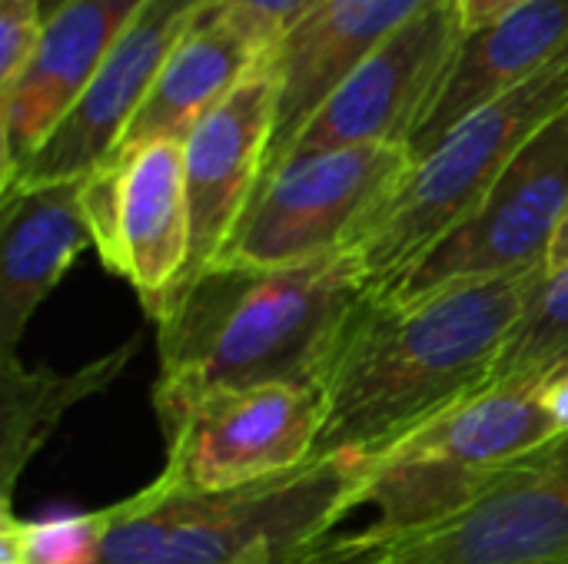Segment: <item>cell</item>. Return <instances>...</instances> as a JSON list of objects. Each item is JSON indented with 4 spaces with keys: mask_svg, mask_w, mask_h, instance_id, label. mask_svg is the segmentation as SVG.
Segmentation results:
<instances>
[{
    "mask_svg": "<svg viewBox=\"0 0 568 564\" xmlns=\"http://www.w3.org/2000/svg\"><path fill=\"white\" fill-rule=\"evenodd\" d=\"M542 269L456 283L419 299L366 293L320 379L316 459H373L489 389Z\"/></svg>",
    "mask_w": 568,
    "mask_h": 564,
    "instance_id": "1",
    "label": "cell"
},
{
    "mask_svg": "<svg viewBox=\"0 0 568 564\" xmlns=\"http://www.w3.org/2000/svg\"><path fill=\"white\" fill-rule=\"evenodd\" d=\"M366 293L369 273L353 246L276 269L210 266L156 319L160 429L216 389H320Z\"/></svg>",
    "mask_w": 568,
    "mask_h": 564,
    "instance_id": "2",
    "label": "cell"
},
{
    "mask_svg": "<svg viewBox=\"0 0 568 564\" xmlns=\"http://www.w3.org/2000/svg\"><path fill=\"white\" fill-rule=\"evenodd\" d=\"M363 469V459H313L293 475L220 495L173 492L153 479L100 509V564H240L260 545L296 564L339 532Z\"/></svg>",
    "mask_w": 568,
    "mask_h": 564,
    "instance_id": "3",
    "label": "cell"
},
{
    "mask_svg": "<svg viewBox=\"0 0 568 564\" xmlns=\"http://www.w3.org/2000/svg\"><path fill=\"white\" fill-rule=\"evenodd\" d=\"M566 110L568 50L529 80L473 110L419 156L353 243L366 263L369 293L393 286L443 236L469 219L513 160Z\"/></svg>",
    "mask_w": 568,
    "mask_h": 564,
    "instance_id": "4",
    "label": "cell"
},
{
    "mask_svg": "<svg viewBox=\"0 0 568 564\" xmlns=\"http://www.w3.org/2000/svg\"><path fill=\"white\" fill-rule=\"evenodd\" d=\"M562 439L539 379L489 386L426 422L403 442L366 459L349 515L369 522L349 535L393 539L449 519L486 492L509 465Z\"/></svg>",
    "mask_w": 568,
    "mask_h": 564,
    "instance_id": "5",
    "label": "cell"
},
{
    "mask_svg": "<svg viewBox=\"0 0 568 564\" xmlns=\"http://www.w3.org/2000/svg\"><path fill=\"white\" fill-rule=\"evenodd\" d=\"M296 564H568V435L436 525L393 539L336 532Z\"/></svg>",
    "mask_w": 568,
    "mask_h": 564,
    "instance_id": "6",
    "label": "cell"
},
{
    "mask_svg": "<svg viewBox=\"0 0 568 564\" xmlns=\"http://www.w3.org/2000/svg\"><path fill=\"white\" fill-rule=\"evenodd\" d=\"M409 170V146H353L293 160L260 186L216 263L276 269L346 249Z\"/></svg>",
    "mask_w": 568,
    "mask_h": 564,
    "instance_id": "7",
    "label": "cell"
},
{
    "mask_svg": "<svg viewBox=\"0 0 568 564\" xmlns=\"http://www.w3.org/2000/svg\"><path fill=\"white\" fill-rule=\"evenodd\" d=\"M320 429L323 399L313 386L216 389L163 429L166 465L156 479L200 495L283 479L316 459Z\"/></svg>",
    "mask_w": 568,
    "mask_h": 564,
    "instance_id": "8",
    "label": "cell"
},
{
    "mask_svg": "<svg viewBox=\"0 0 568 564\" xmlns=\"http://www.w3.org/2000/svg\"><path fill=\"white\" fill-rule=\"evenodd\" d=\"M566 213L568 110L513 160L469 219H463L406 276L376 296L419 299L456 283L542 269L549 266Z\"/></svg>",
    "mask_w": 568,
    "mask_h": 564,
    "instance_id": "9",
    "label": "cell"
},
{
    "mask_svg": "<svg viewBox=\"0 0 568 564\" xmlns=\"http://www.w3.org/2000/svg\"><path fill=\"white\" fill-rule=\"evenodd\" d=\"M83 206L100 263L136 289L156 322L183 289L193 256L183 143L150 140L113 153L83 180Z\"/></svg>",
    "mask_w": 568,
    "mask_h": 564,
    "instance_id": "10",
    "label": "cell"
},
{
    "mask_svg": "<svg viewBox=\"0 0 568 564\" xmlns=\"http://www.w3.org/2000/svg\"><path fill=\"white\" fill-rule=\"evenodd\" d=\"M459 40L463 23L453 0H439L416 13L389 33L313 113L293 140L283 166L353 146H409Z\"/></svg>",
    "mask_w": 568,
    "mask_h": 564,
    "instance_id": "11",
    "label": "cell"
},
{
    "mask_svg": "<svg viewBox=\"0 0 568 564\" xmlns=\"http://www.w3.org/2000/svg\"><path fill=\"white\" fill-rule=\"evenodd\" d=\"M203 3L206 0H150L116 40L70 113L23 163L10 189L87 180L93 170H100L123 143L170 50Z\"/></svg>",
    "mask_w": 568,
    "mask_h": 564,
    "instance_id": "12",
    "label": "cell"
},
{
    "mask_svg": "<svg viewBox=\"0 0 568 564\" xmlns=\"http://www.w3.org/2000/svg\"><path fill=\"white\" fill-rule=\"evenodd\" d=\"M276 93L280 86L270 57L183 140L186 199L193 219V256L186 283H193L226 253L263 183L276 130Z\"/></svg>",
    "mask_w": 568,
    "mask_h": 564,
    "instance_id": "13",
    "label": "cell"
},
{
    "mask_svg": "<svg viewBox=\"0 0 568 564\" xmlns=\"http://www.w3.org/2000/svg\"><path fill=\"white\" fill-rule=\"evenodd\" d=\"M150 0H67L47 17L43 37L0 90V193L80 100L116 40Z\"/></svg>",
    "mask_w": 568,
    "mask_h": 564,
    "instance_id": "14",
    "label": "cell"
},
{
    "mask_svg": "<svg viewBox=\"0 0 568 564\" xmlns=\"http://www.w3.org/2000/svg\"><path fill=\"white\" fill-rule=\"evenodd\" d=\"M439 0H320L276 43V130L263 183L283 166L293 140L346 76L403 23ZM260 183V186H263ZM260 193V189H256Z\"/></svg>",
    "mask_w": 568,
    "mask_h": 564,
    "instance_id": "15",
    "label": "cell"
},
{
    "mask_svg": "<svg viewBox=\"0 0 568 564\" xmlns=\"http://www.w3.org/2000/svg\"><path fill=\"white\" fill-rule=\"evenodd\" d=\"M276 43L280 40L256 20L216 0H206L170 50L150 96L133 116L116 153L150 140L183 143L186 133L213 106H220L246 76H253L273 57Z\"/></svg>",
    "mask_w": 568,
    "mask_h": 564,
    "instance_id": "16",
    "label": "cell"
},
{
    "mask_svg": "<svg viewBox=\"0 0 568 564\" xmlns=\"http://www.w3.org/2000/svg\"><path fill=\"white\" fill-rule=\"evenodd\" d=\"M0 199V362H17L27 322L93 246V229L83 180L20 186Z\"/></svg>",
    "mask_w": 568,
    "mask_h": 564,
    "instance_id": "17",
    "label": "cell"
},
{
    "mask_svg": "<svg viewBox=\"0 0 568 564\" xmlns=\"http://www.w3.org/2000/svg\"><path fill=\"white\" fill-rule=\"evenodd\" d=\"M566 50L568 0H529L503 20L463 33L433 100L413 130V163L426 156L473 110L529 80Z\"/></svg>",
    "mask_w": 568,
    "mask_h": 564,
    "instance_id": "18",
    "label": "cell"
},
{
    "mask_svg": "<svg viewBox=\"0 0 568 564\" xmlns=\"http://www.w3.org/2000/svg\"><path fill=\"white\" fill-rule=\"evenodd\" d=\"M136 346L140 336L67 376L27 369L20 359L0 362V512H13V489L23 469L47 445L63 416L77 402L103 392L136 356Z\"/></svg>",
    "mask_w": 568,
    "mask_h": 564,
    "instance_id": "19",
    "label": "cell"
},
{
    "mask_svg": "<svg viewBox=\"0 0 568 564\" xmlns=\"http://www.w3.org/2000/svg\"><path fill=\"white\" fill-rule=\"evenodd\" d=\"M568 356V266L546 269L506 342L489 386L539 379Z\"/></svg>",
    "mask_w": 568,
    "mask_h": 564,
    "instance_id": "20",
    "label": "cell"
},
{
    "mask_svg": "<svg viewBox=\"0 0 568 564\" xmlns=\"http://www.w3.org/2000/svg\"><path fill=\"white\" fill-rule=\"evenodd\" d=\"M103 512H67L40 522L0 512V564H100Z\"/></svg>",
    "mask_w": 568,
    "mask_h": 564,
    "instance_id": "21",
    "label": "cell"
},
{
    "mask_svg": "<svg viewBox=\"0 0 568 564\" xmlns=\"http://www.w3.org/2000/svg\"><path fill=\"white\" fill-rule=\"evenodd\" d=\"M43 0H0V90L20 76L43 37Z\"/></svg>",
    "mask_w": 568,
    "mask_h": 564,
    "instance_id": "22",
    "label": "cell"
},
{
    "mask_svg": "<svg viewBox=\"0 0 568 564\" xmlns=\"http://www.w3.org/2000/svg\"><path fill=\"white\" fill-rule=\"evenodd\" d=\"M250 20H256L263 30H270L276 40H283V33L320 0H216Z\"/></svg>",
    "mask_w": 568,
    "mask_h": 564,
    "instance_id": "23",
    "label": "cell"
},
{
    "mask_svg": "<svg viewBox=\"0 0 568 564\" xmlns=\"http://www.w3.org/2000/svg\"><path fill=\"white\" fill-rule=\"evenodd\" d=\"M539 389H542V402L559 429V435H568V356L562 362H556L549 372L539 376Z\"/></svg>",
    "mask_w": 568,
    "mask_h": 564,
    "instance_id": "24",
    "label": "cell"
},
{
    "mask_svg": "<svg viewBox=\"0 0 568 564\" xmlns=\"http://www.w3.org/2000/svg\"><path fill=\"white\" fill-rule=\"evenodd\" d=\"M523 3H529V0H453V7L459 13V23H463V33L489 27V23L503 20L506 13H513Z\"/></svg>",
    "mask_w": 568,
    "mask_h": 564,
    "instance_id": "25",
    "label": "cell"
},
{
    "mask_svg": "<svg viewBox=\"0 0 568 564\" xmlns=\"http://www.w3.org/2000/svg\"><path fill=\"white\" fill-rule=\"evenodd\" d=\"M240 564H293V558L286 552H280L276 545H260V548H253Z\"/></svg>",
    "mask_w": 568,
    "mask_h": 564,
    "instance_id": "26",
    "label": "cell"
},
{
    "mask_svg": "<svg viewBox=\"0 0 568 564\" xmlns=\"http://www.w3.org/2000/svg\"><path fill=\"white\" fill-rule=\"evenodd\" d=\"M559 266H568V213L556 233V243H552V253H549V269H559Z\"/></svg>",
    "mask_w": 568,
    "mask_h": 564,
    "instance_id": "27",
    "label": "cell"
},
{
    "mask_svg": "<svg viewBox=\"0 0 568 564\" xmlns=\"http://www.w3.org/2000/svg\"><path fill=\"white\" fill-rule=\"evenodd\" d=\"M63 3H67V0H43V10H47V17H50L53 10H60Z\"/></svg>",
    "mask_w": 568,
    "mask_h": 564,
    "instance_id": "28",
    "label": "cell"
}]
</instances>
